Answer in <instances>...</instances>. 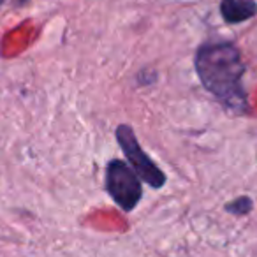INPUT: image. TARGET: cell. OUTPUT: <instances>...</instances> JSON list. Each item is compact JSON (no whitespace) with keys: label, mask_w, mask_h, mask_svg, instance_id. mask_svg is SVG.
<instances>
[{"label":"cell","mask_w":257,"mask_h":257,"mask_svg":"<svg viewBox=\"0 0 257 257\" xmlns=\"http://www.w3.org/2000/svg\"><path fill=\"white\" fill-rule=\"evenodd\" d=\"M196 72L203 86L229 111L243 114L248 109L246 92L241 85L245 64L239 50L231 43H208L194 58Z\"/></svg>","instance_id":"6da1fadb"},{"label":"cell","mask_w":257,"mask_h":257,"mask_svg":"<svg viewBox=\"0 0 257 257\" xmlns=\"http://www.w3.org/2000/svg\"><path fill=\"white\" fill-rule=\"evenodd\" d=\"M106 190L123 211H133L143 197V185L134 169L123 161L107 162Z\"/></svg>","instance_id":"7a4b0ae2"},{"label":"cell","mask_w":257,"mask_h":257,"mask_svg":"<svg viewBox=\"0 0 257 257\" xmlns=\"http://www.w3.org/2000/svg\"><path fill=\"white\" fill-rule=\"evenodd\" d=\"M116 141L120 145V148L123 150L125 157L128 161V166L134 169L140 180L147 182V185H150L152 189H161L166 183V175L157 168L154 161L148 157L143 152V148L140 147V141L136 138V133L128 125L121 123L116 127Z\"/></svg>","instance_id":"3957f363"},{"label":"cell","mask_w":257,"mask_h":257,"mask_svg":"<svg viewBox=\"0 0 257 257\" xmlns=\"http://www.w3.org/2000/svg\"><path fill=\"white\" fill-rule=\"evenodd\" d=\"M220 15L225 23L238 25L257 15L255 0H220Z\"/></svg>","instance_id":"277c9868"},{"label":"cell","mask_w":257,"mask_h":257,"mask_svg":"<svg viewBox=\"0 0 257 257\" xmlns=\"http://www.w3.org/2000/svg\"><path fill=\"white\" fill-rule=\"evenodd\" d=\"M252 208H253V203L248 196H239V197H236L234 201L225 204V211L236 215V217H245V215H248L250 211H252Z\"/></svg>","instance_id":"5b68a950"},{"label":"cell","mask_w":257,"mask_h":257,"mask_svg":"<svg viewBox=\"0 0 257 257\" xmlns=\"http://www.w3.org/2000/svg\"><path fill=\"white\" fill-rule=\"evenodd\" d=\"M2 2H4V0H0V6H2Z\"/></svg>","instance_id":"8992f818"}]
</instances>
